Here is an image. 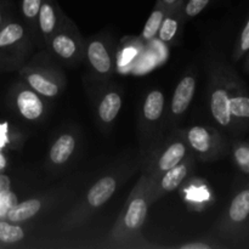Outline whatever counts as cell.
Masks as SVG:
<instances>
[{
  "label": "cell",
  "instance_id": "6da1fadb",
  "mask_svg": "<svg viewBox=\"0 0 249 249\" xmlns=\"http://www.w3.org/2000/svg\"><path fill=\"white\" fill-rule=\"evenodd\" d=\"M219 84L220 85L214 88L211 95L212 116L221 126H230L233 124L230 111V99L238 95H248V92L232 71H229V77L221 79Z\"/></svg>",
  "mask_w": 249,
  "mask_h": 249
},
{
  "label": "cell",
  "instance_id": "7a4b0ae2",
  "mask_svg": "<svg viewBox=\"0 0 249 249\" xmlns=\"http://www.w3.org/2000/svg\"><path fill=\"white\" fill-rule=\"evenodd\" d=\"M224 229L226 235L235 242H249V182L231 201Z\"/></svg>",
  "mask_w": 249,
  "mask_h": 249
},
{
  "label": "cell",
  "instance_id": "3957f363",
  "mask_svg": "<svg viewBox=\"0 0 249 249\" xmlns=\"http://www.w3.org/2000/svg\"><path fill=\"white\" fill-rule=\"evenodd\" d=\"M187 140L192 148H195L199 153H208L214 148L223 150L224 147V143L220 140L215 139L213 134L209 133L208 129L201 125L192 126L190 129L187 133Z\"/></svg>",
  "mask_w": 249,
  "mask_h": 249
},
{
  "label": "cell",
  "instance_id": "277c9868",
  "mask_svg": "<svg viewBox=\"0 0 249 249\" xmlns=\"http://www.w3.org/2000/svg\"><path fill=\"white\" fill-rule=\"evenodd\" d=\"M196 90V80L192 75H186L178 84L172 100V112L174 114H182L187 109L194 99Z\"/></svg>",
  "mask_w": 249,
  "mask_h": 249
},
{
  "label": "cell",
  "instance_id": "5b68a950",
  "mask_svg": "<svg viewBox=\"0 0 249 249\" xmlns=\"http://www.w3.org/2000/svg\"><path fill=\"white\" fill-rule=\"evenodd\" d=\"M16 106L19 114L28 121H36L43 114L44 104L36 91L22 90L16 97Z\"/></svg>",
  "mask_w": 249,
  "mask_h": 249
},
{
  "label": "cell",
  "instance_id": "8992f818",
  "mask_svg": "<svg viewBox=\"0 0 249 249\" xmlns=\"http://www.w3.org/2000/svg\"><path fill=\"white\" fill-rule=\"evenodd\" d=\"M117 181L112 177H105L100 179L88 192V203L94 208L101 207L106 203L116 191Z\"/></svg>",
  "mask_w": 249,
  "mask_h": 249
},
{
  "label": "cell",
  "instance_id": "52a82bcc",
  "mask_svg": "<svg viewBox=\"0 0 249 249\" xmlns=\"http://www.w3.org/2000/svg\"><path fill=\"white\" fill-rule=\"evenodd\" d=\"M88 58L96 72L107 74L112 68V60L104 43L99 40L91 41L88 46Z\"/></svg>",
  "mask_w": 249,
  "mask_h": 249
},
{
  "label": "cell",
  "instance_id": "ba28073f",
  "mask_svg": "<svg viewBox=\"0 0 249 249\" xmlns=\"http://www.w3.org/2000/svg\"><path fill=\"white\" fill-rule=\"evenodd\" d=\"M147 202L143 197H136L129 203L124 216V225L128 230L135 231L142 226L147 215Z\"/></svg>",
  "mask_w": 249,
  "mask_h": 249
},
{
  "label": "cell",
  "instance_id": "9c48e42d",
  "mask_svg": "<svg viewBox=\"0 0 249 249\" xmlns=\"http://www.w3.org/2000/svg\"><path fill=\"white\" fill-rule=\"evenodd\" d=\"M40 209L41 203L39 199H27V201L21 202V203L17 202V203L7 212L6 219L7 221L14 224L24 223V221L33 218L34 215H36Z\"/></svg>",
  "mask_w": 249,
  "mask_h": 249
},
{
  "label": "cell",
  "instance_id": "30bf717a",
  "mask_svg": "<svg viewBox=\"0 0 249 249\" xmlns=\"http://www.w3.org/2000/svg\"><path fill=\"white\" fill-rule=\"evenodd\" d=\"M75 148V139L71 134H63L50 148V160L55 164H63L70 160Z\"/></svg>",
  "mask_w": 249,
  "mask_h": 249
},
{
  "label": "cell",
  "instance_id": "8fae6325",
  "mask_svg": "<svg viewBox=\"0 0 249 249\" xmlns=\"http://www.w3.org/2000/svg\"><path fill=\"white\" fill-rule=\"evenodd\" d=\"M122 108V97L117 92H108L99 106V116L104 123H111Z\"/></svg>",
  "mask_w": 249,
  "mask_h": 249
},
{
  "label": "cell",
  "instance_id": "7c38bea8",
  "mask_svg": "<svg viewBox=\"0 0 249 249\" xmlns=\"http://www.w3.org/2000/svg\"><path fill=\"white\" fill-rule=\"evenodd\" d=\"M186 153V147L182 142H174L164 151L162 157L160 158L158 162V167L162 172H167V170L172 169L175 165L179 164L185 157Z\"/></svg>",
  "mask_w": 249,
  "mask_h": 249
},
{
  "label": "cell",
  "instance_id": "4fadbf2b",
  "mask_svg": "<svg viewBox=\"0 0 249 249\" xmlns=\"http://www.w3.org/2000/svg\"><path fill=\"white\" fill-rule=\"evenodd\" d=\"M164 108V96L160 90H153L147 95L143 104V116L147 121L155 122L160 119Z\"/></svg>",
  "mask_w": 249,
  "mask_h": 249
},
{
  "label": "cell",
  "instance_id": "5bb4252c",
  "mask_svg": "<svg viewBox=\"0 0 249 249\" xmlns=\"http://www.w3.org/2000/svg\"><path fill=\"white\" fill-rule=\"evenodd\" d=\"M24 36V28L19 23L11 22L0 28V53L21 41Z\"/></svg>",
  "mask_w": 249,
  "mask_h": 249
},
{
  "label": "cell",
  "instance_id": "9a60e30c",
  "mask_svg": "<svg viewBox=\"0 0 249 249\" xmlns=\"http://www.w3.org/2000/svg\"><path fill=\"white\" fill-rule=\"evenodd\" d=\"M27 82L34 91L46 97H53L58 94L57 84L53 83L39 73H31V74L27 75Z\"/></svg>",
  "mask_w": 249,
  "mask_h": 249
},
{
  "label": "cell",
  "instance_id": "2e32d148",
  "mask_svg": "<svg viewBox=\"0 0 249 249\" xmlns=\"http://www.w3.org/2000/svg\"><path fill=\"white\" fill-rule=\"evenodd\" d=\"M187 175V167L185 164H178L172 169L167 170V173L163 177L162 181H160V187L164 190L165 192L174 191L178 186L182 182V180L186 178Z\"/></svg>",
  "mask_w": 249,
  "mask_h": 249
},
{
  "label": "cell",
  "instance_id": "e0dca14e",
  "mask_svg": "<svg viewBox=\"0 0 249 249\" xmlns=\"http://www.w3.org/2000/svg\"><path fill=\"white\" fill-rule=\"evenodd\" d=\"M24 238V231L17 224L10 221H0V243L14 245Z\"/></svg>",
  "mask_w": 249,
  "mask_h": 249
},
{
  "label": "cell",
  "instance_id": "ac0fdd59",
  "mask_svg": "<svg viewBox=\"0 0 249 249\" xmlns=\"http://www.w3.org/2000/svg\"><path fill=\"white\" fill-rule=\"evenodd\" d=\"M53 50L62 58H70L77 51V44L74 39L71 38L67 34H58L53 39Z\"/></svg>",
  "mask_w": 249,
  "mask_h": 249
},
{
  "label": "cell",
  "instance_id": "d6986e66",
  "mask_svg": "<svg viewBox=\"0 0 249 249\" xmlns=\"http://www.w3.org/2000/svg\"><path fill=\"white\" fill-rule=\"evenodd\" d=\"M38 17L39 26H40L41 32L45 36H49V34L53 33L56 26V14L50 2H41Z\"/></svg>",
  "mask_w": 249,
  "mask_h": 249
},
{
  "label": "cell",
  "instance_id": "ffe728a7",
  "mask_svg": "<svg viewBox=\"0 0 249 249\" xmlns=\"http://www.w3.org/2000/svg\"><path fill=\"white\" fill-rule=\"evenodd\" d=\"M163 19H164V12L160 9L155 10L150 15L145 27H143L142 38L146 39V40H150V39L155 38L158 34V31H160V27L162 24Z\"/></svg>",
  "mask_w": 249,
  "mask_h": 249
},
{
  "label": "cell",
  "instance_id": "44dd1931",
  "mask_svg": "<svg viewBox=\"0 0 249 249\" xmlns=\"http://www.w3.org/2000/svg\"><path fill=\"white\" fill-rule=\"evenodd\" d=\"M233 160L238 169L249 175V142H237L233 145Z\"/></svg>",
  "mask_w": 249,
  "mask_h": 249
},
{
  "label": "cell",
  "instance_id": "7402d4cb",
  "mask_svg": "<svg viewBox=\"0 0 249 249\" xmlns=\"http://www.w3.org/2000/svg\"><path fill=\"white\" fill-rule=\"evenodd\" d=\"M178 27L179 23L175 18L173 17H167V18L163 19L162 24L160 27V31H158V36H160V40L163 41H170L175 36L178 32Z\"/></svg>",
  "mask_w": 249,
  "mask_h": 249
},
{
  "label": "cell",
  "instance_id": "603a6c76",
  "mask_svg": "<svg viewBox=\"0 0 249 249\" xmlns=\"http://www.w3.org/2000/svg\"><path fill=\"white\" fill-rule=\"evenodd\" d=\"M249 50V18L246 22L245 27H243L242 32L240 34V38H238L237 44L235 46V55L233 58L235 61H238L240 58H242Z\"/></svg>",
  "mask_w": 249,
  "mask_h": 249
},
{
  "label": "cell",
  "instance_id": "cb8c5ba5",
  "mask_svg": "<svg viewBox=\"0 0 249 249\" xmlns=\"http://www.w3.org/2000/svg\"><path fill=\"white\" fill-rule=\"evenodd\" d=\"M17 203V197L14 192L4 190L0 192V216H6L7 212Z\"/></svg>",
  "mask_w": 249,
  "mask_h": 249
},
{
  "label": "cell",
  "instance_id": "d4e9b609",
  "mask_svg": "<svg viewBox=\"0 0 249 249\" xmlns=\"http://www.w3.org/2000/svg\"><path fill=\"white\" fill-rule=\"evenodd\" d=\"M41 6V0H22V12L27 18L38 16Z\"/></svg>",
  "mask_w": 249,
  "mask_h": 249
},
{
  "label": "cell",
  "instance_id": "484cf974",
  "mask_svg": "<svg viewBox=\"0 0 249 249\" xmlns=\"http://www.w3.org/2000/svg\"><path fill=\"white\" fill-rule=\"evenodd\" d=\"M211 0H189L185 7V12L189 17H195L201 14Z\"/></svg>",
  "mask_w": 249,
  "mask_h": 249
},
{
  "label": "cell",
  "instance_id": "4316f807",
  "mask_svg": "<svg viewBox=\"0 0 249 249\" xmlns=\"http://www.w3.org/2000/svg\"><path fill=\"white\" fill-rule=\"evenodd\" d=\"M181 249H211L212 246L207 245L203 242H194V243H186V245L180 246Z\"/></svg>",
  "mask_w": 249,
  "mask_h": 249
},
{
  "label": "cell",
  "instance_id": "83f0119b",
  "mask_svg": "<svg viewBox=\"0 0 249 249\" xmlns=\"http://www.w3.org/2000/svg\"><path fill=\"white\" fill-rule=\"evenodd\" d=\"M6 164H7L6 158H5V156L0 152V170L5 169V168H6Z\"/></svg>",
  "mask_w": 249,
  "mask_h": 249
},
{
  "label": "cell",
  "instance_id": "f1b7e54d",
  "mask_svg": "<svg viewBox=\"0 0 249 249\" xmlns=\"http://www.w3.org/2000/svg\"><path fill=\"white\" fill-rule=\"evenodd\" d=\"M246 55H247V57H246V61H245V71L247 73H249V50Z\"/></svg>",
  "mask_w": 249,
  "mask_h": 249
},
{
  "label": "cell",
  "instance_id": "f546056e",
  "mask_svg": "<svg viewBox=\"0 0 249 249\" xmlns=\"http://www.w3.org/2000/svg\"><path fill=\"white\" fill-rule=\"evenodd\" d=\"M163 1L165 2V4H168V5H170V4H174L175 1H177V0H163Z\"/></svg>",
  "mask_w": 249,
  "mask_h": 249
},
{
  "label": "cell",
  "instance_id": "4dcf8cb0",
  "mask_svg": "<svg viewBox=\"0 0 249 249\" xmlns=\"http://www.w3.org/2000/svg\"><path fill=\"white\" fill-rule=\"evenodd\" d=\"M2 27V12L1 10H0V28Z\"/></svg>",
  "mask_w": 249,
  "mask_h": 249
}]
</instances>
